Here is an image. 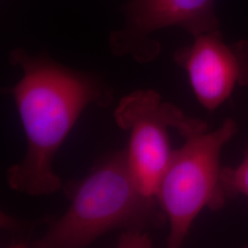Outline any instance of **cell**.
I'll return each instance as SVG.
<instances>
[{"label": "cell", "instance_id": "1", "mask_svg": "<svg viewBox=\"0 0 248 248\" xmlns=\"http://www.w3.org/2000/svg\"><path fill=\"white\" fill-rule=\"evenodd\" d=\"M9 59L22 70L9 92L23 126L27 150L23 159L7 170L6 180L22 194H53L63 186L53 168L62 142L85 108L109 106L113 91L98 76L66 67L47 55L17 48Z\"/></svg>", "mask_w": 248, "mask_h": 248}, {"label": "cell", "instance_id": "2", "mask_svg": "<svg viewBox=\"0 0 248 248\" xmlns=\"http://www.w3.org/2000/svg\"><path fill=\"white\" fill-rule=\"evenodd\" d=\"M70 205L62 216L48 222L45 234L31 248H87L114 230L158 229L168 222L156 199L137 186L126 149L108 155L81 180L63 186Z\"/></svg>", "mask_w": 248, "mask_h": 248}, {"label": "cell", "instance_id": "3", "mask_svg": "<svg viewBox=\"0 0 248 248\" xmlns=\"http://www.w3.org/2000/svg\"><path fill=\"white\" fill-rule=\"evenodd\" d=\"M236 133L237 124L228 118L212 132L186 136L183 145L173 150L156 194L169 225V248L182 247L203 209L216 212L224 207L221 155Z\"/></svg>", "mask_w": 248, "mask_h": 248}, {"label": "cell", "instance_id": "4", "mask_svg": "<svg viewBox=\"0 0 248 248\" xmlns=\"http://www.w3.org/2000/svg\"><path fill=\"white\" fill-rule=\"evenodd\" d=\"M114 119L121 129L130 133L126 151L133 178L142 193L154 199L173 153L169 129L183 138L208 130L204 121L188 117L174 104L163 101L153 89H138L122 98Z\"/></svg>", "mask_w": 248, "mask_h": 248}, {"label": "cell", "instance_id": "5", "mask_svg": "<svg viewBox=\"0 0 248 248\" xmlns=\"http://www.w3.org/2000/svg\"><path fill=\"white\" fill-rule=\"evenodd\" d=\"M215 0H130L124 8L125 22L108 37L110 52L131 56L136 62L155 60L160 44L151 38L168 27L182 28L193 38L220 30Z\"/></svg>", "mask_w": 248, "mask_h": 248}, {"label": "cell", "instance_id": "6", "mask_svg": "<svg viewBox=\"0 0 248 248\" xmlns=\"http://www.w3.org/2000/svg\"><path fill=\"white\" fill-rule=\"evenodd\" d=\"M174 61L187 75L199 103L213 112L231 98L237 87L248 86V41H223L216 30L178 48Z\"/></svg>", "mask_w": 248, "mask_h": 248}, {"label": "cell", "instance_id": "7", "mask_svg": "<svg viewBox=\"0 0 248 248\" xmlns=\"http://www.w3.org/2000/svg\"><path fill=\"white\" fill-rule=\"evenodd\" d=\"M221 188L226 202L239 196L248 200V148L245 150L244 157L237 166L222 168Z\"/></svg>", "mask_w": 248, "mask_h": 248}, {"label": "cell", "instance_id": "8", "mask_svg": "<svg viewBox=\"0 0 248 248\" xmlns=\"http://www.w3.org/2000/svg\"><path fill=\"white\" fill-rule=\"evenodd\" d=\"M117 245L118 248H147L153 246V242L147 232L124 231Z\"/></svg>", "mask_w": 248, "mask_h": 248}]
</instances>
